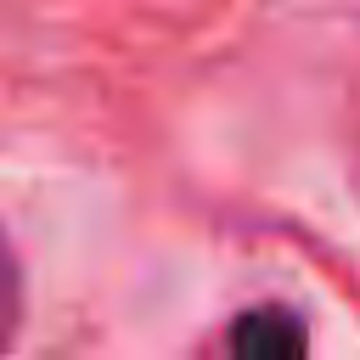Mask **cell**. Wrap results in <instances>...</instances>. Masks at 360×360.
I'll return each mask as SVG.
<instances>
[{"instance_id": "2", "label": "cell", "mask_w": 360, "mask_h": 360, "mask_svg": "<svg viewBox=\"0 0 360 360\" xmlns=\"http://www.w3.org/2000/svg\"><path fill=\"white\" fill-rule=\"evenodd\" d=\"M17 315H22V276H17V253H11V242L0 231V349L11 343Z\"/></svg>"}, {"instance_id": "1", "label": "cell", "mask_w": 360, "mask_h": 360, "mask_svg": "<svg viewBox=\"0 0 360 360\" xmlns=\"http://www.w3.org/2000/svg\"><path fill=\"white\" fill-rule=\"evenodd\" d=\"M225 343L242 360H292V354L309 349V332L287 309H248V315H236V326H231Z\"/></svg>"}]
</instances>
